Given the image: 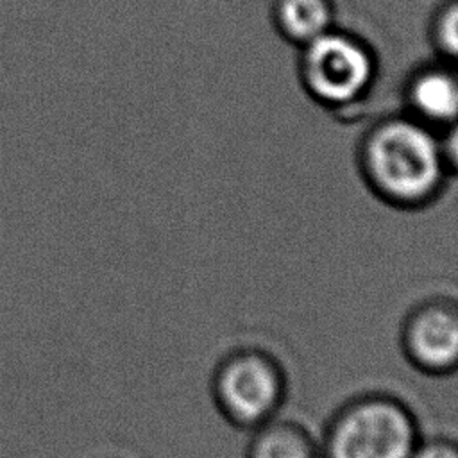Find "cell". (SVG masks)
<instances>
[{
  "instance_id": "obj_1",
  "label": "cell",
  "mask_w": 458,
  "mask_h": 458,
  "mask_svg": "<svg viewBox=\"0 0 458 458\" xmlns=\"http://www.w3.org/2000/svg\"><path fill=\"white\" fill-rule=\"evenodd\" d=\"M424 437L411 406L372 390L344 401L318 435L320 458H411Z\"/></svg>"
},
{
  "instance_id": "obj_2",
  "label": "cell",
  "mask_w": 458,
  "mask_h": 458,
  "mask_svg": "<svg viewBox=\"0 0 458 458\" xmlns=\"http://www.w3.org/2000/svg\"><path fill=\"white\" fill-rule=\"evenodd\" d=\"M365 165L381 193L399 202H417L438 188L445 157L429 125L417 118H395L369 138Z\"/></svg>"
},
{
  "instance_id": "obj_3",
  "label": "cell",
  "mask_w": 458,
  "mask_h": 458,
  "mask_svg": "<svg viewBox=\"0 0 458 458\" xmlns=\"http://www.w3.org/2000/svg\"><path fill=\"white\" fill-rule=\"evenodd\" d=\"M209 392L215 408L231 426L252 431L281 415L288 397V376L276 354L243 345L220 358Z\"/></svg>"
},
{
  "instance_id": "obj_4",
  "label": "cell",
  "mask_w": 458,
  "mask_h": 458,
  "mask_svg": "<svg viewBox=\"0 0 458 458\" xmlns=\"http://www.w3.org/2000/svg\"><path fill=\"white\" fill-rule=\"evenodd\" d=\"M302 75L315 98L344 106L369 89L374 79V61L356 38L327 30L304 45Z\"/></svg>"
},
{
  "instance_id": "obj_5",
  "label": "cell",
  "mask_w": 458,
  "mask_h": 458,
  "mask_svg": "<svg viewBox=\"0 0 458 458\" xmlns=\"http://www.w3.org/2000/svg\"><path fill=\"white\" fill-rule=\"evenodd\" d=\"M399 345L406 361L426 376L458 374V297L431 293L403 318Z\"/></svg>"
},
{
  "instance_id": "obj_6",
  "label": "cell",
  "mask_w": 458,
  "mask_h": 458,
  "mask_svg": "<svg viewBox=\"0 0 458 458\" xmlns=\"http://www.w3.org/2000/svg\"><path fill=\"white\" fill-rule=\"evenodd\" d=\"M415 118L429 127H449L458 120V73L451 68L419 72L408 89Z\"/></svg>"
},
{
  "instance_id": "obj_7",
  "label": "cell",
  "mask_w": 458,
  "mask_h": 458,
  "mask_svg": "<svg viewBox=\"0 0 458 458\" xmlns=\"http://www.w3.org/2000/svg\"><path fill=\"white\" fill-rule=\"evenodd\" d=\"M245 458H320L318 438L302 422L279 415L250 431Z\"/></svg>"
},
{
  "instance_id": "obj_8",
  "label": "cell",
  "mask_w": 458,
  "mask_h": 458,
  "mask_svg": "<svg viewBox=\"0 0 458 458\" xmlns=\"http://www.w3.org/2000/svg\"><path fill=\"white\" fill-rule=\"evenodd\" d=\"M277 21L288 38L306 45L331 30L333 9L327 0H279Z\"/></svg>"
},
{
  "instance_id": "obj_9",
  "label": "cell",
  "mask_w": 458,
  "mask_h": 458,
  "mask_svg": "<svg viewBox=\"0 0 458 458\" xmlns=\"http://www.w3.org/2000/svg\"><path fill=\"white\" fill-rule=\"evenodd\" d=\"M435 36L442 52L458 61V0H453L442 9L435 27Z\"/></svg>"
},
{
  "instance_id": "obj_10",
  "label": "cell",
  "mask_w": 458,
  "mask_h": 458,
  "mask_svg": "<svg viewBox=\"0 0 458 458\" xmlns=\"http://www.w3.org/2000/svg\"><path fill=\"white\" fill-rule=\"evenodd\" d=\"M411 458H458V438L451 435H424Z\"/></svg>"
},
{
  "instance_id": "obj_11",
  "label": "cell",
  "mask_w": 458,
  "mask_h": 458,
  "mask_svg": "<svg viewBox=\"0 0 458 458\" xmlns=\"http://www.w3.org/2000/svg\"><path fill=\"white\" fill-rule=\"evenodd\" d=\"M445 165H451L458 170V120L447 127L445 138L440 141Z\"/></svg>"
},
{
  "instance_id": "obj_12",
  "label": "cell",
  "mask_w": 458,
  "mask_h": 458,
  "mask_svg": "<svg viewBox=\"0 0 458 458\" xmlns=\"http://www.w3.org/2000/svg\"><path fill=\"white\" fill-rule=\"evenodd\" d=\"M107 458H120V456H107Z\"/></svg>"
}]
</instances>
